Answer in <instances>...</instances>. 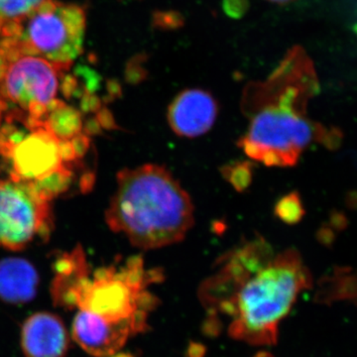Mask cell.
Returning a JSON list of instances; mask_svg holds the SVG:
<instances>
[{
    "label": "cell",
    "mask_w": 357,
    "mask_h": 357,
    "mask_svg": "<svg viewBox=\"0 0 357 357\" xmlns=\"http://www.w3.org/2000/svg\"><path fill=\"white\" fill-rule=\"evenodd\" d=\"M312 276L296 248L277 250L261 236L223 253L199 287L208 335L227 333L255 347H271L279 326Z\"/></svg>",
    "instance_id": "cell-1"
},
{
    "label": "cell",
    "mask_w": 357,
    "mask_h": 357,
    "mask_svg": "<svg viewBox=\"0 0 357 357\" xmlns=\"http://www.w3.org/2000/svg\"><path fill=\"white\" fill-rule=\"evenodd\" d=\"M319 79L304 49L294 47L264 81L248 84L241 109L249 122L238 140L246 156L267 167H294L312 143L324 144L328 128L307 115Z\"/></svg>",
    "instance_id": "cell-2"
},
{
    "label": "cell",
    "mask_w": 357,
    "mask_h": 357,
    "mask_svg": "<svg viewBox=\"0 0 357 357\" xmlns=\"http://www.w3.org/2000/svg\"><path fill=\"white\" fill-rule=\"evenodd\" d=\"M105 220L135 248L153 250L181 243L195 223L191 197L163 166L145 164L117 175Z\"/></svg>",
    "instance_id": "cell-3"
},
{
    "label": "cell",
    "mask_w": 357,
    "mask_h": 357,
    "mask_svg": "<svg viewBox=\"0 0 357 357\" xmlns=\"http://www.w3.org/2000/svg\"><path fill=\"white\" fill-rule=\"evenodd\" d=\"M162 270L148 268L141 256L96 270L74 290L76 307L100 317L109 323L126 328L131 335L145 332L150 314L159 299L151 288L163 281Z\"/></svg>",
    "instance_id": "cell-4"
},
{
    "label": "cell",
    "mask_w": 357,
    "mask_h": 357,
    "mask_svg": "<svg viewBox=\"0 0 357 357\" xmlns=\"http://www.w3.org/2000/svg\"><path fill=\"white\" fill-rule=\"evenodd\" d=\"M86 16L77 4L48 0L0 32V43L54 64L70 66L82 51Z\"/></svg>",
    "instance_id": "cell-5"
},
{
    "label": "cell",
    "mask_w": 357,
    "mask_h": 357,
    "mask_svg": "<svg viewBox=\"0 0 357 357\" xmlns=\"http://www.w3.org/2000/svg\"><path fill=\"white\" fill-rule=\"evenodd\" d=\"M69 68L0 43V95L27 112L26 123L34 128L57 100L61 75Z\"/></svg>",
    "instance_id": "cell-6"
},
{
    "label": "cell",
    "mask_w": 357,
    "mask_h": 357,
    "mask_svg": "<svg viewBox=\"0 0 357 357\" xmlns=\"http://www.w3.org/2000/svg\"><path fill=\"white\" fill-rule=\"evenodd\" d=\"M49 199L31 183L0 181V246L20 250L48 227Z\"/></svg>",
    "instance_id": "cell-7"
},
{
    "label": "cell",
    "mask_w": 357,
    "mask_h": 357,
    "mask_svg": "<svg viewBox=\"0 0 357 357\" xmlns=\"http://www.w3.org/2000/svg\"><path fill=\"white\" fill-rule=\"evenodd\" d=\"M23 135L17 130L6 132L0 140V151L13 163L11 178L36 183L67 168L59 140L43 123Z\"/></svg>",
    "instance_id": "cell-8"
},
{
    "label": "cell",
    "mask_w": 357,
    "mask_h": 357,
    "mask_svg": "<svg viewBox=\"0 0 357 357\" xmlns=\"http://www.w3.org/2000/svg\"><path fill=\"white\" fill-rule=\"evenodd\" d=\"M217 100L201 89H185L169 105L167 121L176 135L196 138L211 130L217 121Z\"/></svg>",
    "instance_id": "cell-9"
},
{
    "label": "cell",
    "mask_w": 357,
    "mask_h": 357,
    "mask_svg": "<svg viewBox=\"0 0 357 357\" xmlns=\"http://www.w3.org/2000/svg\"><path fill=\"white\" fill-rule=\"evenodd\" d=\"M69 342L62 319L51 312H36L23 324L21 345L26 357H65Z\"/></svg>",
    "instance_id": "cell-10"
},
{
    "label": "cell",
    "mask_w": 357,
    "mask_h": 357,
    "mask_svg": "<svg viewBox=\"0 0 357 357\" xmlns=\"http://www.w3.org/2000/svg\"><path fill=\"white\" fill-rule=\"evenodd\" d=\"M73 338L84 351L96 357H109L126 344L131 333L109 323L93 312L81 310L73 323Z\"/></svg>",
    "instance_id": "cell-11"
},
{
    "label": "cell",
    "mask_w": 357,
    "mask_h": 357,
    "mask_svg": "<svg viewBox=\"0 0 357 357\" xmlns=\"http://www.w3.org/2000/svg\"><path fill=\"white\" fill-rule=\"evenodd\" d=\"M38 274L29 262L20 258L0 261V298L11 304H24L36 295Z\"/></svg>",
    "instance_id": "cell-12"
},
{
    "label": "cell",
    "mask_w": 357,
    "mask_h": 357,
    "mask_svg": "<svg viewBox=\"0 0 357 357\" xmlns=\"http://www.w3.org/2000/svg\"><path fill=\"white\" fill-rule=\"evenodd\" d=\"M317 299L325 303L335 300L357 302V270L335 267L332 274L319 281Z\"/></svg>",
    "instance_id": "cell-13"
},
{
    "label": "cell",
    "mask_w": 357,
    "mask_h": 357,
    "mask_svg": "<svg viewBox=\"0 0 357 357\" xmlns=\"http://www.w3.org/2000/svg\"><path fill=\"white\" fill-rule=\"evenodd\" d=\"M44 124L61 141H70L79 135L82 128L79 112L56 100L49 109Z\"/></svg>",
    "instance_id": "cell-14"
},
{
    "label": "cell",
    "mask_w": 357,
    "mask_h": 357,
    "mask_svg": "<svg viewBox=\"0 0 357 357\" xmlns=\"http://www.w3.org/2000/svg\"><path fill=\"white\" fill-rule=\"evenodd\" d=\"M48 0H0V32L20 23Z\"/></svg>",
    "instance_id": "cell-15"
},
{
    "label": "cell",
    "mask_w": 357,
    "mask_h": 357,
    "mask_svg": "<svg viewBox=\"0 0 357 357\" xmlns=\"http://www.w3.org/2000/svg\"><path fill=\"white\" fill-rule=\"evenodd\" d=\"M275 213L281 220L289 225L300 222L306 211L299 192H292L282 198L275 208Z\"/></svg>",
    "instance_id": "cell-16"
},
{
    "label": "cell",
    "mask_w": 357,
    "mask_h": 357,
    "mask_svg": "<svg viewBox=\"0 0 357 357\" xmlns=\"http://www.w3.org/2000/svg\"><path fill=\"white\" fill-rule=\"evenodd\" d=\"M225 176L238 191H243L251 182V171L248 163L237 164L225 169Z\"/></svg>",
    "instance_id": "cell-17"
},
{
    "label": "cell",
    "mask_w": 357,
    "mask_h": 357,
    "mask_svg": "<svg viewBox=\"0 0 357 357\" xmlns=\"http://www.w3.org/2000/svg\"><path fill=\"white\" fill-rule=\"evenodd\" d=\"M349 218L342 211L335 210L330 215V227L335 231H342L349 227Z\"/></svg>",
    "instance_id": "cell-18"
},
{
    "label": "cell",
    "mask_w": 357,
    "mask_h": 357,
    "mask_svg": "<svg viewBox=\"0 0 357 357\" xmlns=\"http://www.w3.org/2000/svg\"><path fill=\"white\" fill-rule=\"evenodd\" d=\"M335 238H337V234H335V230L328 225H323L318 231V239L319 243L324 244V245L333 246L335 243Z\"/></svg>",
    "instance_id": "cell-19"
},
{
    "label": "cell",
    "mask_w": 357,
    "mask_h": 357,
    "mask_svg": "<svg viewBox=\"0 0 357 357\" xmlns=\"http://www.w3.org/2000/svg\"><path fill=\"white\" fill-rule=\"evenodd\" d=\"M345 203L351 210H357V191H351L347 194Z\"/></svg>",
    "instance_id": "cell-20"
},
{
    "label": "cell",
    "mask_w": 357,
    "mask_h": 357,
    "mask_svg": "<svg viewBox=\"0 0 357 357\" xmlns=\"http://www.w3.org/2000/svg\"><path fill=\"white\" fill-rule=\"evenodd\" d=\"M253 357H275V356H273V354H270V352L261 351V352H258V354H256V356H253Z\"/></svg>",
    "instance_id": "cell-21"
},
{
    "label": "cell",
    "mask_w": 357,
    "mask_h": 357,
    "mask_svg": "<svg viewBox=\"0 0 357 357\" xmlns=\"http://www.w3.org/2000/svg\"><path fill=\"white\" fill-rule=\"evenodd\" d=\"M109 357H134L133 356H131L130 354H126V352H121V354H112V356H110Z\"/></svg>",
    "instance_id": "cell-22"
},
{
    "label": "cell",
    "mask_w": 357,
    "mask_h": 357,
    "mask_svg": "<svg viewBox=\"0 0 357 357\" xmlns=\"http://www.w3.org/2000/svg\"><path fill=\"white\" fill-rule=\"evenodd\" d=\"M270 1L276 2V3H287L291 0H270Z\"/></svg>",
    "instance_id": "cell-23"
},
{
    "label": "cell",
    "mask_w": 357,
    "mask_h": 357,
    "mask_svg": "<svg viewBox=\"0 0 357 357\" xmlns=\"http://www.w3.org/2000/svg\"><path fill=\"white\" fill-rule=\"evenodd\" d=\"M354 32L356 33V35L357 36V10H356V23H354Z\"/></svg>",
    "instance_id": "cell-24"
}]
</instances>
